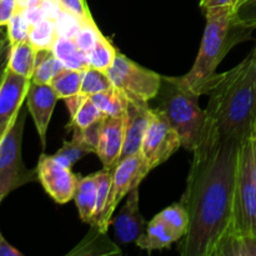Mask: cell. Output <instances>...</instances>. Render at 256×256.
<instances>
[{
    "instance_id": "13",
    "label": "cell",
    "mask_w": 256,
    "mask_h": 256,
    "mask_svg": "<svg viewBox=\"0 0 256 256\" xmlns=\"http://www.w3.org/2000/svg\"><path fill=\"white\" fill-rule=\"evenodd\" d=\"M125 138V118L105 116L100 129L96 152L104 169H112L120 162Z\"/></svg>"
},
{
    "instance_id": "3",
    "label": "cell",
    "mask_w": 256,
    "mask_h": 256,
    "mask_svg": "<svg viewBox=\"0 0 256 256\" xmlns=\"http://www.w3.org/2000/svg\"><path fill=\"white\" fill-rule=\"evenodd\" d=\"M204 35L194 65L179 82L196 95L208 94L218 76L216 68L236 44L249 40L255 28L235 19V8H212L204 12Z\"/></svg>"
},
{
    "instance_id": "27",
    "label": "cell",
    "mask_w": 256,
    "mask_h": 256,
    "mask_svg": "<svg viewBox=\"0 0 256 256\" xmlns=\"http://www.w3.org/2000/svg\"><path fill=\"white\" fill-rule=\"evenodd\" d=\"M158 215L179 239L186 234L189 228V215L182 202L166 208Z\"/></svg>"
},
{
    "instance_id": "48",
    "label": "cell",
    "mask_w": 256,
    "mask_h": 256,
    "mask_svg": "<svg viewBox=\"0 0 256 256\" xmlns=\"http://www.w3.org/2000/svg\"><path fill=\"white\" fill-rule=\"evenodd\" d=\"M255 50H256V48H255Z\"/></svg>"
},
{
    "instance_id": "21",
    "label": "cell",
    "mask_w": 256,
    "mask_h": 256,
    "mask_svg": "<svg viewBox=\"0 0 256 256\" xmlns=\"http://www.w3.org/2000/svg\"><path fill=\"white\" fill-rule=\"evenodd\" d=\"M94 104L99 108L100 112L105 116L110 118H125L128 112L129 100L120 90L112 86L106 92H98L90 96Z\"/></svg>"
},
{
    "instance_id": "32",
    "label": "cell",
    "mask_w": 256,
    "mask_h": 256,
    "mask_svg": "<svg viewBox=\"0 0 256 256\" xmlns=\"http://www.w3.org/2000/svg\"><path fill=\"white\" fill-rule=\"evenodd\" d=\"M32 25L29 24L22 12H16L6 25V36L10 44L15 45L29 40Z\"/></svg>"
},
{
    "instance_id": "29",
    "label": "cell",
    "mask_w": 256,
    "mask_h": 256,
    "mask_svg": "<svg viewBox=\"0 0 256 256\" xmlns=\"http://www.w3.org/2000/svg\"><path fill=\"white\" fill-rule=\"evenodd\" d=\"M105 115L102 114L99 110V108L94 104L90 96L84 102V104L80 106V109L78 110L76 114L74 116H72L69 124L66 125L68 130H84L86 128L92 126V124L98 122L99 120H102Z\"/></svg>"
},
{
    "instance_id": "45",
    "label": "cell",
    "mask_w": 256,
    "mask_h": 256,
    "mask_svg": "<svg viewBox=\"0 0 256 256\" xmlns=\"http://www.w3.org/2000/svg\"><path fill=\"white\" fill-rule=\"evenodd\" d=\"M2 34H0V39H2Z\"/></svg>"
},
{
    "instance_id": "20",
    "label": "cell",
    "mask_w": 256,
    "mask_h": 256,
    "mask_svg": "<svg viewBox=\"0 0 256 256\" xmlns=\"http://www.w3.org/2000/svg\"><path fill=\"white\" fill-rule=\"evenodd\" d=\"M35 59H36V49L30 44L29 40L12 45L8 69L32 80L35 69Z\"/></svg>"
},
{
    "instance_id": "26",
    "label": "cell",
    "mask_w": 256,
    "mask_h": 256,
    "mask_svg": "<svg viewBox=\"0 0 256 256\" xmlns=\"http://www.w3.org/2000/svg\"><path fill=\"white\" fill-rule=\"evenodd\" d=\"M112 86L114 85H112L108 72L94 69V68H88V69L82 70V89H80L82 94L86 95V96H92L98 92H106Z\"/></svg>"
},
{
    "instance_id": "14",
    "label": "cell",
    "mask_w": 256,
    "mask_h": 256,
    "mask_svg": "<svg viewBox=\"0 0 256 256\" xmlns=\"http://www.w3.org/2000/svg\"><path fill=\"white\" fill-rule=\"evenodd\" d=\"M112 224L114 225L115 236L120 244L135 242L145 232L148 224L140 212L139 188H135L128 194L124 206Z\"/></svg>"
},
{
    "instance_id": "47",
    "label": "cell",
    "mask_w": 256,
    "mask_h": 256,
    "mask_svg": "<svg viewBox=\"0 0 256 256\" xmlns=\"http://www.w3.org/2000/svg\"><path fill=\"white\" fill-rule=\"evenodd\" d=\"M0 142H2V139H0Z\"/></svg>"
},
{
    "instance_id": "40",
    "label": "cell",
    "mask_w": 256,
    "mask_h": 256,
    "mask_svg": "<svg viewBox=\"0 0 256 256\" xmlns=\"http://www.w3.org/2000/svg\"><path fill=\"white\" fill-rule=\"evenodd\" d=\"M88 98L89 96L79 92V94L74 95V96H70V98H66V99H64L65 105H66L68 110H69L70 112V116H74V115L76 114V112L80 109V106L84 104V102L88 99Z\"/></svg>"
},
{
    "instance_id": "22",
    "label": "cell",
    "mask_w": 256,
    "mask_h": 256,
    "mask_svg": "<svg viewBox=\"0 0 256 256\" xmlns=\"http://www.w3.org/2000/svg\"><path fill=\"white\" fill-rule=\"evenodd\" d=\"M65 69L64 64L54 55L52 50H36L35 69L32 82L38 84H50L52 80Z\"/></svg>"
},
{
    "instance_id": "34",
    "label": "cell",
    "mask_w": 256,
    "mask_h": 256,
    "mask_svg": "<svg viewBox=\"0 0 256 256\" xmlns=\"http://www.w3.org/2000/svg\"><path fill=\"white\" fill-rule=\"evenodd\" d=\"M235 19L249 26L256 28V0H245L235 9Z\"/></svg>"
},
{
    "instance_id": "43",
    "label": "cell",
    "mask_w": 256,
    "mask_h": 256,
    "mask_svg": "<svg viewBox=\"0 0 256 256\" xmlns=\"http://www.w3.org/2000/svg\"><path fill=\"white\" fill-rule=\"evenodd\" d=\"M16 2L18 12H22L25 9H29L32 6H39L42 0H15Z\"/></svg>"
},
{
    "instance_id": "8",
    "label": "cell",
    "mask_w": 256,
    "mask_h": 256,
    "mask_svg": "<svg viewBox=\"0 0 256 256\" xmlns=\"http://www.w3.org/2000/svg\"><path fill=\"white\" fill-rule=\"evenodd\" d=\"M150 172H152V169L142 158V152L125 158L118 162L116 166L114 168V172H112V188H110L106 206H105L104 212H102L96 226H94V229L106 234L108 229L112 225V214H114L119 202L132 189L139 188L140 182L144 180V178Z\"/></svg>"
},
{
    "instance_id": "37",
    "label": "cell",
    "mask_w": 256,
    "mask_h": 256,
    "mask_svg": "<svg viewBox=\"0 0 256 256\" xmlns=\"http://www.w3.org/2000/svg\"><path fill=\"white\" fill-rule=\"evenodd\" d=\"M16 9V2L15 0H0V28L6 26L10 22Z\"/></svg>"
},
{
    "instance_id": "6",
    "label": "cell",
    "mask_w": 256,
    "mask_h": 256,
    "mask_svg": "<svg viewBox=\"0 0 256 256\" xmlns=\"http://www.w3.org/2000/svg\"><path fill=\"white\" fill-rule=\"evenodd\" d=\"M26 112L22 109L0 142V204L10 192L38 180L36 169L29 170L22 162V144Z\"/></svg>"
},
{
    "instance_id": "31",
    "label": "cell",
    "mask_w": 256,
    "mask_h": 256,
    "mask_svg": "<svg viewBox=\"0 0 256 256\" xmlns=\"http://www.w3.org/2000/svg\"><path fill=\"white\" fill-rule=\"evenodd\" d=\"M100 35H102V32H100L99 28L95 24L94 19L92 18V19L82 22V26H80V29L78 30V32L72 39H74L75 44L82 52L89 55V52L96 45Z\"/></svg>"
},
{
    "instance_id": "1",
    "label": "cell",
    "mask_w": 256,
    "mask_h": 256,
    "mask_svg": "<svg viewBox=\"0 0 256 256\" xmlns=\"http://www.w3.org/2000/svg\"><path fill=\"white\" fill-rule=\"evenodd\" d=\"M242 142L222 138L206 120L180 202L189 215V228L179 245L182 256H212L229 226Z\"/></svg>"
},
{
    "instance_id": "41",
    "label": "cell",
    "mask_w": 256,
    "mask_h": 256,
    "mask_svg": "<svg viewBox=\"0 0 256 256\" xmlns=\"http://www.w3.org/2000/svg\"><path fill=\"white\" fill-rule=\"evenodd\" d=\"M22 15L25 16V19L29 22V24L32 25H35L38 24V22H40L42 20H44V14H42V8L39 6H32V8H29V9H25L22 10Z\"/></svg>"
},
{
    "instance_id": "12",
    "label": "cell",
    "mask_w": 256,
    "mask_h": 256,
    "mask_svg": "<svg viewBox=\"0 0 256 256\" xmlns=\"http://www.w3.org/2000/svg\"><path fill=\"white\" fill-rule=\"evenodd\" d=\"M58 99L59 98L56 96L50 84L30 82L26 94L28 112L34 120L42 150L46 146V132Z\"/></svg>"
},
{
    "instance_id": "25",
    "label": "cell",
    "mask_w": 256,
    "mask_h": 256,
    "mask_svg": "<svg viewBox=\"0 0 256 256\" xmlns=\"http://www.w3.org/2000/svg\"><path fill=\"white\" fill-rule=\"evenodd\" d=\"M58 34L54 20L44 19L32 25L30 29L29 42L36 50H50Z\"/></svg>"
},
{
    "instance_id": "7",
    "label": "cell",
    "mask_w": 256,
    "mask_h": 256,
    "mask_svg": "<svg viewBox=\"0 0 256 256\" xmlns=\"http://www.w3.org/2000/svg\"><path fill=\"white\" fill-rule=\"evenodd\" d=\"M106 72L114 88L132 102L148 104L158 96L162 86V75L136 64L122 52H118Z\"/></svg>"
},
{
    "instance_id": "38",
    "label": "cell",
    "mask_w": 256,
    "mask_h": 256,
    "mask_svg": "<svg viewBox=\"0 0 256 256\" xmlns=\"http://www.w3.org/2000/svg\"><path fill=\"white\" fill-rule=\"evenodd\" d=\"M40 8H42L45 19L50 20L56 19L60 15V12L64 10L59 0H42V2L40 4Z\"/></svg>"
},
{
    "instance_id": "23",
    "label": "cell",
    "mask_w": 256,
    "mask_h": 256,
    "mask_svg": "<svg viewBox=\"0 0 256 256\" xmlns=\"http://www.w3.org/2000/svg\"><path fill=\"white\" fill-rule=\"evenodd\" d=\"M82 72L65 68L52 80L50 85L59 99H66L79 94L82 89Z\"/></svg>"
},
{
    "instance_id": "11",
    "label": "cell",
    "mask_w": 256,
    "mask_h": 256,
    "mask_svg": "<svg viewBox=\"0 0 256 256\" xmlns=\"http://www.w3.org/2000/svg\"><path fill=\"white\" fill-rule=\"evenodd\" d=\"M32 80L15 74L8 69L0 85V139H2L9 128L22 110L26 99Z\"/></svg>"
},
{
    "instance_id": "46",
    "label": "cell",
    "mask_w": 256,
    "mask_h": 256,
    "mask_svg": "<svg viewBox=\"0 0 256 256\" xmlns=\"http://www.w3.org/2000/svg\"><path fill=\"white\" fill-rule=\"evenodd\" d=\"M242 2H245V0H242Z\"/></svg>"
},
{
    "instance_id": "28",
    "label": "cell",
    "mask_w": 256,
    "mask_h": 256,
    "mask_svg": "<svg viewBox=\"0 0 256 256\" xmlns=\"http://www.w3.org/2000/svg\"><path fill=\"white\" fill-rule=\"evenodd\" d=\"M89 152H95L92 146L76 138H72L70 142H64L62 146L52 156L64 166L72 168L78 160H80Z\"/></svg>"
},
{
    "instance_id": "33",
    "label": "cell",
    "mask_w": 256,
    "mask_h": 256,
    "mask_svg": "<svg viewBox=\"0 0 256 256\" xmlns=\"http://www.w3.org/2000/svg\"><path fill=\"white\" fill-rule=\"evenodd\" d=\"M55 28H56L58 36H65V38H74L78 30L80 29L82 24V20L75 15L70 14V12L62 10L60 12L59 16L54 20Z\"/></svg>"
},
{
    "instance_id": "36",
    "label": "cell",
    "mask_w": 256,
    "mask_h": 256,
    "mask_svg": "<svg viewBox=\"0 0 256 256\" xmlns=\"http://www.w3.org/2000/svg\"><path fill=\"white\" fill-rule=\"evenodd\" d=\"M10 49H12V44H10L9 39H8L6 35H2V39H0V85H2L5 72L8 70Z\"/></svg>"
},
{
    "instance_id": "39",
    "label": "cell",
    "mask_w": 256,
    "mask_h": 256,
    "mask_svg": "<svg viewBox=\"0 0 256 256\" xmlns=\"http://www.w3.org/2000/svg\"><path fill=\"white\" fill-rule=\"evenodd\" d=\"M240 2H242V0H200V8H202V12H206L212 8L225 6H232L236 9Z\"/></svg>"
},
{
    "instance_id": "44",
    "label": "cell",
    "mask_w": 256,
    "mask_h": 256,
    "mask_svg": "<svg viewBox=\"0 0 256 256\" xmlns=\"http://www.w3.org/2000/svg\"><path fill=\"white\" fill-rule=\"evenodd\" d=\"M254 132H255V136H256V120H255V124H254Z\"/></svg>"
},
{
    "instance_id": "15",
    "label": "cell",
    "mask_w": 256,
    "mask_h": 256,
    "mask_svg": "<svg viewBox=\"0 0 256 256\" xmlns=\"http://www.w3.org/2000/svg\"><path fill=\"white\" fill-rule=\"evenodd\" d=\"M152 109L148 104L129 102L125 115V138L120 160L142 152V142L149 125Z\"/></svg>"
},
{
    "instance_id": "17",
    "label": "cell",
    "mask_w": 256,
    "mask_h": 256,
    "mask_svg": "<svg viewBox=\"0 0 256 256\" xmlns=\"http://www.w3.org/2000/svg\"><path fill=\"white\" fill-rule=\"evenodd\" d=\"M179 240V238L170 230V228L160 219L159 215H156L146 225L145 232L138 238L135 244L140 249L150 252L154 250L168 249Z\"/></svg>"
},
{
    "instance_id": "2",
    "label": "cell",
    "mask_w": 256,
    "mask_h": 256,
    "mask_svg": "<svg viewBox=\"0 0 256 256\" xmlns=\"http://www.w3.org/2000/svg\"><path fill=\"white\" fill-rule=\"evenodd\" d=\"M208 95V122L222 138L244 140L256 120V50L232 69L218 74Z\"/></svg>"
},
{
    "instance_id": "10",
    "label": "cell",
    "mask_w": 256,
    "mask_h": 256,
    "mask_svg": "<svg viewBox=\"0 0 256 256\" xmlns=\"http://www.w3.org/2000/svg\"><path fill=\"white\" fill-rule=\"evenodd\" d=\"M36 172L44 190L58 204H65L74 199L79 178L72 172V168L60 164L52 155L42 154Z\"/></svg>"
},
{
    "instance_id": "19",
    "label": "cell",
    "mask_w": 256,
    "mask_h": 256,
    "mask_svg": "<svg viewBox=\"0 0 256 256\" xmlns=\"http://www.w3.org/2000/svg\"><path fill=\"white\" fill-rule=\"evenodd\" d=\"M55 56L64 64L66 69L82 70L89 68L88 54L79 49L75 44L74 39L65 36H58L52 48Z\"/></svg>"
},
{
    "instance_id": "35",
    "label": "cell",
    "mask_w": 256,
    "mask_h": 256,
    "mask_svg": "<svg viewBox=\"0 0 256 256\" xmlns=\"http://www.w3.org/2000/svg\"><path fill=\"white\" fill-rule=\"evenodd\" d=\"M59 2L65 12L75 15V16H78L82 22L92 18L89 6L86 4V0H59Z\"/></svg>"
},
{
    "instance_id": "16",
    "label": "cell",
    "mask_w": 256,
    "mask_h": 256,
    "mask_svg": "<svg viewBox=\"0 0 256 256\" xmlns=\"http://www.w3.org/2000/svg\"><path fill=\"white\" fill-rule=\"evenodd\" d=\"M212 256H256V238L228 226L218 242Z\"/></svg>"
},
{
    "instance_id": "4",
    "label": "cell",
    "mask_w": 256,
    "mask_h": 256,
    "mask_svg": "<svg viewBox=\"0 0 256 256\" xmlns=\"http://www.w3.org/2000/svg\"><path fill=\"white\" fill-rule=\"evenodd\" d=\"M159 109L164 112L182 140V148L194 152L206 126V112L199 105V95L185 88L178 76H162Z\"/></svg>"
},
{
    "instance_id": "24",
    "label": "cell",
    "mask_w": 256,
    "mask_h": 256,
    "mask_svg": "<svg viewBox=\"0 0 256 256\" xmlns=\"http://www.w3.org/2000/svg\"><path fill=\"white\" fill-rule=\"evenodd\" d=\"M116 55V49H115V48L112 46V42L102 34L99 40H98L96 45H95V48L89 52V55H88V59H89V68H94V69L102 70V72H106L108 70L112 68Z\"/></svg>"
},
{
    "instance_id": "30",
    "label": "cell",
    "mask_w": 256,
    "mask_h": 256,
    "mask_svg": "<svg viewBox=\"0 0 256 256\" xmlns=\"http://www.w3.org/2000/svg\"><path fill=\"white\" fill-rule=\"evenodd\" d=\"M112 172H114V168L112 169H102V172H96V206H95L94 216L90 222L92 228L96 226L102 212H104L105 206H106L110 188H112Z\"/></svg>"
},
{
    "instance_id": "18",
    "label": "cell",
    "mask_w": 256,
    "mask_h": 256,
    "mask_svg": "<svg viewBox=\"0 0 256 256\" xmlns=\"http://www.w3.org/2000/svg\"><path fill=\"white\" fill-rule=\"evenodd\" d=\"M74 200L80 219L90 224L96 206V174L79 178Z\"/></svg>"
},
{
    "instance_id": "42",
    "label": "cell",
    "mask_w": 256,
    "mask_h": 256,
    "mask_svg": "<svg viewBox=\"0 0 256 256\" xmlns=\"http://www.w3.org/2000/svg\"><path fill=\"white\" fill-rule=\"evenodd\" d=\"M22 254L19 250L15 249L12 244L6 242L0 232V256H22Z\"/></svg>"
},
{
    "instance_id": "9",
    "label": "cell",
    "mask_w": 256,
    "mask_h": 256,
    "mask_svg": "<svg viewBox=\"0 0 256 256\" xmlns=\"http://www.w3.org/2000/svg\"><path fill=\"white\" fill-rule=\"evenodd\" d=\"M180 148L182 140L179 134L172 126L164 112L159 108L152 109L142 146V155L150 169H155L166 162Z\"/></svg>"
},
{
    "instance_id": "5",
    "label": "cell",
    "mask_w": 256,
    "mask_h": 256,
    "mask_svg": "<svg viewBox=\"0 0 256 256\" xmlns=\"http://www.w3.org/2000/svg\"><path fill=\"white\" fill-rule=\"evenodd\" d=\"M252 134L242 142L230 226L256 238V182L252 176Z\"/></svg>"
}]
</instances>
